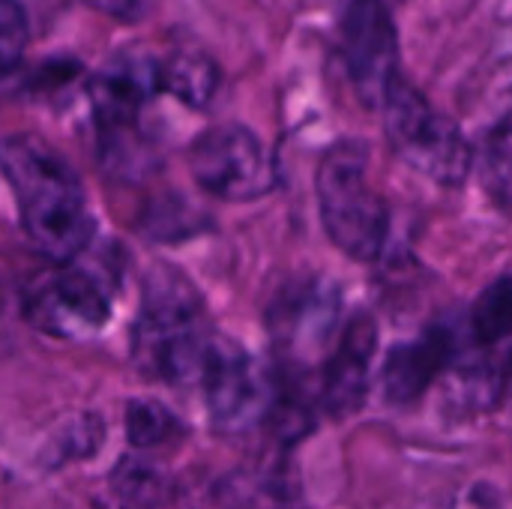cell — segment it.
Wrapping results in <instances>:
<instances>
[{
    "mask_svg": "<svg viewBox=\"0 0 512 509\" xmlns=\"http://www.w3.org/2000/svg\"><path fill=\"white\" fill-rule=\"evenodd\" d=\"M342 54L357 96L378 108L399 78V30L384 0H351L342 18Z\"/></svg>",
    "mask_w": 512,
    "mask_h": 509,
    "instance_id": "9",
    "label": "cell"
},
{
    "mask_svg": "<svg viewBox=\"0 0 512 509\" xmlns=\"http://www.w3.org/2000/svg\"><path fill=\"white\" fill-rule=\"evenodd\" d=\"M378 351V324L369 312L351 315L339 339L324 363L321 375V405L330 417L342 420L360 411L366 393H369V378H372V363Z\"/></svg>",
    "mask_w": 512,
    "mask_h": 509,
    "instance_id": "10",
    "label": "cell"
},
{
    "mask_svg": "<svg viewBox=\"0 0 512 509\" xmlns=\"http://www.w3.org/2000/svg\"><path fill=\"white\" fill-rule=\"evenodd\" d=\"M102 420L96 414H84L78 417L66 432H60L54 438V453H57V462H66V459H81V456H90L96 453V447L102 444Z\"/></svg>",
    "mask_w": 512,
    "mask_h": 509,
    "instance_id": "22",
    "label": "cell"
},
{
    "mask_svg": "<svg viewBox=\"0 0 512 509\" xmlns=\"http://www.w3.org/2000/svg\"><path fill=\"white\" fill-rule=\"evenodd\" d=\"M342 324V291L327 276L291 279L267 306V333L288 369H309L330 357Z\"/></svg>",
    "mask_w": 512,
    "mask_h": 509,
    "instance_id": "5",
    "label": "cell"
},
{
    "mask_svg": "<svg viewBox=\"0 0 512 509\" xmlns=\"http://www.w3.org/2000/svg\"><path fill=\"white\" fill-rule=\"evenodd\" d=\"M510 276L501 273L474 303L468 315V336L480 351H507L510 342Z\"/></svg>",
    "mask_w": 512,
    "mask_h": 509,
    "instance_id": "17",
    "label": "cell"
},
{
    "mask_svg": "<svg viewBox=\"0 0 512 509\" xmlns=\"http://www.w3.org/2000/svg\"><path fill=\"white\" fill-rule=\"evenodd\" d=\"M396 156L438 186H462L474 168V147L453 117L438 111L414 84L396 78L381 105Z\"/></svg>",
    "mask_w": 512,
    "mask_h": 509,
    "instance_id": "4",
    "label": "cell"
},
{
    "mask_svg": "<svg viewBox=\"0 0 512 509\" xmlns=\"http://www.w3.org/2000/svg\"><path fill=\"white\" fill-rule=\"evenodd\" d=\"M213 339L198 288L171 264L150 267L132 327L135 366L162 384L198 387Z\"/></svg>",
    "mask_w": 512,
    "mask_h": 509,
    "instance_id": "2",
    "label": "cell"
},
{
    "mask_svg": "<svg viewBox=\"0 0 512 509\" xmlns=\"http://www.w3.org/2000/svg\"><path fill=\"white\" fill-rule=\"evenodd\" d=\"M27 42H30L27 9L21 6V0H0V84L18 72L27 54Z\"/></svg>",
    "mask_w": 512,
    "mask_h": 509,
    "instance_id": "20",
    "label": "cell"
},
{
    "mask_svg": "<svg viewBox=\"0 0 512 509\" xmlns=\"http://www.w3.org/2000/svg\"><path fill=\"white\" fill-rule=\"evenodd\" d=\"M444 375L453 408H459L462 414L495 411L507 393V351L474 348L468 357L456 351Z\"/></svg>",
    "mask_w": 512,
    "mask_h": 509,
    "instance_id": "13",
    "label": "cell"
},
{
    "mask_svg": "<svg viewBox=\"0 0 512 509\" xmlns=\"http://www.w3.org/2000/svg\"><path fill=\"white\" fill-rule=\"evenodd\" d=\"M318 210L327 237L354 261H378L390 243V207L369 180L363 141L333 144L315 174Z\"/></svg>",
    "mask_w": 512,
    "mask_h": 509,
    "instance_id": "3",
    "label": "cell"
},
{
    "mask_svg": "<svg viewBox=\"0 0 512 509\" xmlns=\"http://www.w3.org/2000/svg\"><path fill=\"white\" fill-rule=\"evenodd\" d=\"M459 339L450 327H432L420 339L402 342L387 354L381 369V390L390 405H414L450 366Z\"/></svg>",
    "mask_w": 512,
    "mask_h": 509,
    "instance_id": "12",
    "label": "cell"
},
{
    "mask_svg": "<svg viewBox=\"0 0 512 509\" xmlns=\"http://www.w3.org/2000/svg\"><path fill=\"white\" fill-rule=\"evenodd\" d=\"M126 441L135 450H156L180 435V420L156 399H132L126 405Z\"/></svg>",
    "mask_w": 512,
    "mask_h": 509,
    "instance_id": "18",
    "label": "cell"
},
{
    "mask_svg": "<svg viewBox=\"0 0 512 509\" xmlns=\"http://www.w3.org/2000/svg\"><path fill=\"white\" fill-rule=\"evenodd\" d=\"M90 3L117 18H141V12H147L153 0H90Z\"/></svg>",
    "mask_w": 512,
    "mask_h": 509,
    "instance_id": "23",
    "label": "cell"
},
{
    "mask_svg": "<svg viewBox=\"0 0 512 509\" xmlns=\"http://www.w3.org/2000/svg\"><path fill=\"white\" fill-rule=\"evenodd\" d=\"M0 174L36 252L66 264L90 246L96 219L84 183L57 150L36 135H6L0 138Z\"/></svg>",
    "mask_w": 512,
    "mask_h": 509,
    "instance_id": "1",
    "label": "cell"
},
{
    "mask_svg": "<svg viewBox=\"0 0 512 509\" xmlns=\"http://www.w3.org/2000/svg\"><path fill=\"white\" fill-rule=\"evenodd\" d=\"M204 213L192 210L183 198H165L150 207V213L141 219V231L156 240H183L195 231H201Z\"/></svg>",
    "mask_w": 512,
    "mask_h": 509,
    "instance_id": "21",
    "label": "cell"
},
{
    "mask_svg": "<svg viewBox=\"0 0 512 509\" xmlns=\"http://www.w3.org/2000/svg\"><path fill=\"white\" fill-rule=\"evenodd\" d=\"M216 501L222 509H300L303 492L282 462L246 465L219 480Z\"/></svg>",
    "mask_w": 512,
    "mask_h": 509,
    "instance_id": "14",
    "label": "cell"
},
{
    "mask_svg": "<svg viewBox=\"0 0 512 509\" xmlns=\"http://www.w3.org/2000/svg\"><path fill=\"white\" fill-rule=\"evenodd\" d=\"M189 171L207 195L222 201H255L276 186L267 144L237 123L201 132L189 147Z\"/></svg>",
    "mask_w": 512,
    "mask_h": 509,
    "instance_id": "7",
    "label": "cell"
},
{
    "mask_svg": "<svg viewBox=\"0 0 512 509\" xmlns=\"http://www.w3.org/2000/svg\"><path fill=\"white\" fill-rule=\"evenodd\" d=\"M159 93V63L123 54L90 81V102L102 135L138 129L141 108Z\"/></svg>",
    "mask_w": 512,
    "mask_h": 509,
    "instance_id": "11",
    "label": "cell"
},
{
    "mask_svg": "<svg viewBox=\"0 0 512 509\" xmlns=\"http://www.w3.org/2000/svg\"><path fill=\"white\" fill-rule=\"evenodd\" d=\"M165 477L144 459H123L108 477V489L93 509H159L165 501Z\"/></svg>",
    "mask_w": 512,
    "mask_h": 509,
    "instance_id": "15",
    "label": "cell"
},
{
    "mask_svg": "<svg viewBox=\"0 0 512 509\" xmlns=\"http://www.w3.org/2000/svg\"><path fill=\"white\" fill-rule=\"evenodd\" d=\"M159 90L189 108H207L219 90V66L201 51H174L159 63Z\"/></svg>",
    "mask_w": 512,
    "mask_h": 509,
    "instance_id": "16",
    "label": "cell"
},
{
    "mask_svg": "<svg viewBox=\"0 0 512 509\" xmlns=\"http://www.w3.org/2000/svg\"><path fill=\"white\" fill-rule=\"evenodd\" d=\"M111 294L102 267L72 258L27 294V321L57 339H90L111 318Z\"/></svg>",
    "mask_w": 512,
    "mask_h": 509,
    "instance_id": "8",
    "label": "cell"
},
{
    "mask_svg": "<svg viewBox=\"0 0 512 509\" xmlns=\"http://www.w3.org/2000/svg\"><path fill=\"white\" fill-rule=\"evenodd\" d=\"M198 387L222 435H246L264 426L279 396L273 372L231 339H213Z\"/></svg>",
    "mask_w": 512,
    "mask_h": 509,
    "instance_id": "6",
    "label": "cell"
},
{
    "mask_svg": "<svg viewBox=\"0 0 512 509\" xmlns=\"http://www.w3.org/2000/svg\"><path fill=\"white\" fill-rule=\"evenodd\" d=\"M480 174H483V186L486 192L492 195V201L507 210L510 207V120L501 117L486 141H483V150H480Z\"/></svg>",
    "mask_w": 512,
    "mask_h": 509,
    "instance_id": "19",
    "label": "cell"
}]
</instances>
